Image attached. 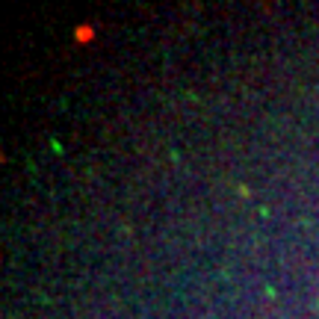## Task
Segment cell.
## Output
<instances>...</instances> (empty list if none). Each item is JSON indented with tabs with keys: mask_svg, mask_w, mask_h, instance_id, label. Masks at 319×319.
Segmentation results:
<instances>
[{
	"mask_svg": "<svg viewBox=\"0 0 319 319\" xmlns=\"http://www.w3.org/2000/svg\"><path fill=\"white\" fill-rule=\"evenodd\" d=\"M77 38H80V42H83V38H92V33H89V30H77Z\"/></svg>",
	"mask_w": 319,
	"mask_h": 319,
	"instance_id": "obj_1",
	"label": "cell"
}]
</instances>
